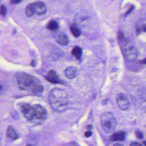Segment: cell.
Wrapping results in <instances>:
<instances>
[{"label": "cell", "instance_id": "5bb4252c", "mask_svg": "<svg viewBox=\"0 0 146 146\" xmlns=\"http://www.w3.org/2000/svg\"><path fill=\"white\" fill-rule=\"evenodd\" d=\"M47 29L52 31H56L59 29L58 23L55 21L51 20L48 22L47 25Z\"/></svg>", "mask_w": 146, "mask_h": 146}, {"label": "cell", "instance_id": "30bf717a", "mask_svg": "<svg viewBox=\"0 0 146 146\" xmlns=\"http://www.w3.org/2000/svg\"><path fill=\"white\" fill-rule=\"evenodd\" d=\"M64 74L66 78L70 79H74L77 76L78 70L75 67L70 66L66 68L64 71Z\"/></svg>", "mask_w": 146, "mask_h": 146}, {"label": "cell", "instance_id": "ac0fdd59", "mask_svg": "<svg viewBox=\"0 0 146 146\" xmlns=\"http://www.w3.org/2000/svg\"><path fill=\"white\" fill-rule=\"evenodd\" d=\"M91 135H92V132H91V131H86V132H85V133H84L85 136H86V137H90V136H91Z\"/></svg>", "mask_w": 146, "mask_h": 146}, {"label": "cell", "instance_id": "4fadbf2b", "mask_svg": "<svg viewBox=\"0 0 146 146\" xmlns=\"http://www.w3.org/2000/svg\"><path fill=\"white\" fill-rule=\"evenodd\" d=\"M70 30L71 34L75 37H79L81 35V31L80 29L75 24H72L70 27Z\"/></svg>", "mask_w": 146, "mask_h": 146}, {"label": "cell", "instance_id": "6da1fadb", "mask_svg": "<svg viewBox=\"0 0 146 146\" xmlns=\"http://www.w3.org/2000/svg\"><path fill=\"white\" fill-rule=\"evenodd\" d=\"M20 111L23 116L30 123H41L46 120L47 116L46 108L38 104L30 105L22 103L20 106Z\"/></svg>", "mask_w": 146, "mask_h": 146}, {"label": "cell", "instance_id": "2e32d148", "mask_svg": "<svg viewBox=\"0 0 146 146\" xmlns=\"http://www.w3.org/2000/svg\"><path fill=\"white\" fill-rule=\"evenodd\" d=\"M7 13V9L6 7L4 5H1L0 6V14L2 17H5Z\"/></svg>", "mask_w": 146, "mask_h": 146}, {"label": "cell", "instance_id": "7402d4cb", "mask_svg": "<svg viewBox=\"0 0 146 146\" xmlns=\"http://www.w3.org/2000/svg\"><path fill=\"white\" fill-rule=\"evenodd\" d=\"M140 62L141 64H146V58H145L144 59L141 60Z\"/></svg>", "mask_w": 146, "mask_h": 146}, {"label": "cell", "instance_id": "8fae6325", "mask_svg": "<svg viewBox=\"0 0 146 146\" xmlns=\"http://www.w3.org/2000/svg\"><path fill=\"white\" fill-rule=\"evenodd\" d=\"M125 139V133L123 131H118L113 133L110 136V140L112 141H123Z\"/></svg>", "mask_w": 146, "mask_h": 146}, {"label": "cell", "instance_id": "7a4b0ae2", "mask_svg": "<svg viewBox=\"0 0 146 146\" xmlns=\"http://www.w3.org/2000/svg\"><path fill=\"white\" fill-rule=\"evenodd\" d=\"M18 85L23 90H30L32 93L40 96L44 90L43 86L35 77L25 72H18L15 75Z\"/></svg>", "mask_w": 146, "mask_h": 146}, {"label": "cell", "instance_id": "9a60e30c", "mask_svg": "<svg viewBox=\"0 0 146 146\" xmlns=\"http://www.w3.org/2000/svg\"><path fill=\"white\" fill-rule=\"evenodd\" d=\"M72 55L78 59H79L81 58L82 54V48L79 46H75L71 51Z\"/></svg>", "mask_w": 146, "mask_h": 146}, {"label": "cell", "instance_id": "44dd1931", "mask_svg": "<svg viewBox=\"0 0 146 146\" xmlns=\"http://www.w3.org/2000/svg\"><path fill=\"white\" fill-rule=\"evenodd\" d=\"M133 8H134V7H133V6H132L130 8H129V9L127 11V13H126V14H128L129 13H131V11H132V10L133 9Z\"/></svg>", "mask_w": 146, "mask_h": 146}, {"label": "cell", "instance_id": "484cf974", "mask_svg": "<svg viewBox=\"0 0 146 146\" xmlns=\"http://www.w3.org/2000/svg\"><path fill=\"white\" fill-rule=\"evenodd\" d=\"M143 144H145V145H146V141H144V142H143Z\"/></svg>", "mask_w": 146, "mask_h": 146}, {"label": "cell", "instance_id": "cb8c5ba5", "mask_svg": "<svg viewBox=\"0 0 146 146\" xmlns=\"http://www.w3.org/2000/svg\"><path fill=\"white\" fill-rule=\"evenodd\" d=\"M35 60H33V61H32L31 62V66H35Z\"/></svg>", "mask_w": 146, "mask_h": 146}, {"label": "cell", "instance_id": "603a6c76", "mask_svg": "<svg viewBox=\"0 0 146 146\" xmlns=\"http://www.w3.org/2000/svg\"><path fill=\"white\" fill-rule=\"evenodd\" d=\"M92 126H91V125H87V129H88V130H90L92 128Z\"/></svg>", "mask_w": 146, "mask_h": 146}, {"label": "cell", "instance_id": "3957f363", "mask_svg": "<svg viewBox=\"0 0 146 146\" xmlns=\"http://www.w3.org/2000/svg\"><path fill=\"white\" fill-rule=\"evenodd\" d=\"M48 101L51 107L59 112L64 111L68 104L66 92L59 88H55L51 90L48 95Z\"/></svg>", "mask_w": 146, "mask_h": 146}, {"label": "cell", "instance_id": "52a82bcc", "mask_svg": "<svg viewBox=\"0 0 146 146\" xmlns=\"http://www.w3.org/2000/svg\"><path fill=\"white\" fill-rule=\"evenodd\" d=\"M116 103L119 108L123 111L128 110L130 107V102L127 96L124 93H119L116 97Z\"/></svg>", "mask_w": 146, "mask_h": 146}, {"label": "cell", "instance_id": "9c48e42d", "mask_svg": "<svg viewBox=\"0 0 146 146\" xmlns=\"http://www.w3.org/2000/svg\"><path fill=\"white\" fill-rule=\"evenodd\" d=\"M45 78L47 81L52 83H61V80H60L59 76L54 70H50Z\"/></svg>", "mask_w": 146, "mask_h": 146}, {"label": "cell", "instance_id": "e0dca14e", "mask_svg": "<svg viewBox=\"0 0 146 146\" xmlns=\"http://www.w3.org/2000/svg\"><path fill=\"white\" fill-rule=\"evenodd\" d=\"M135 133H136V137H137L138 139H142V138H143V135L142 132H141L140 131H139V130L136 131Z\"/></svg>", "mask_w": 146, "mask_h": 146}, {"label": "cell", "instance_id": "ffe728a7", "mask_svg": "<svg viewBox=\"0 0 146 146\" xmlns=\"http://www.w3.org/2000/svg\"><path fill=\"white\" fill-rule=\"evenodd\" d=\"M22 0H10V2L13 4H17L21 2Z\"/></svg>", "mask_w": 146, "mask_h": 146}, {"label": "cell", "instance_id": "8992f818", "mask_svg": "<svg viewBox=\"0 0 146 146\" xmlns=\"http://www.w3.org/2000/svg\"><path fill=\"white\" fill-rule=\"evenodd\" d=\"M47 11L45 4L42 2H36L27 5L25 9L26 15L30 17L34 14L38 15L44 14Z\"/></svg>", "mask_w": 146, "mask_h": 146}, {"label": "cell", "instance_id": "5b68a950", "mask_svg": "<svg viewBox=\"0 0 146 146\" xmlns=\"http://www.w3.org/2000/svg\"><path fill=\"white\" fill-rule=\"evenodd\" d=\"M121 50L125 58L129 62H134L137 57V51L135 46L129 41H124Z\"/></svg>", "mask_w": 146, "mask_h": 146}, {"label": "cell", "instance_id": "ba28073f", "mask_svg": "<svg viewBox=\"0 0 146 146\" xmlns=\"http://www.w3.org/2000/svg\"><path fill=\"white\" fill-rule=\"evenodd\" d=\"M54 39L58 44L62 46H66L68 43V38L63 32L56 33L54 35Z\"/></svg>", "mask_w": 146, "mask_h": 146}, {"label": "cell", "instance_id": "277c9868", "mask_svg": "<svg viewBox=\"0 0 146 146\" xmlns=\"http://www.w3.org/2000/svg\"><path fill=\"white\" fill-rule=\"evenodd\" d=\"M117 121L113 114L110 112L103 113L100 117V124L106 133H111L115 129Z\"/></svg>", "mask_w": 146, "mask_h": 146}, {"label": "cell", "instance_id": "7c38bea8", "mask_svg": "<svg viewBox=\"0 0 146 146\" xmlns=\"http://www.w3.org/2000/svg\"><path fill=\"white\" fill-rule=\"evenodd\" d=\"M7 137L12 140H15L18 138V135L11 126H9L7 129Z\"/></svg>", "mask_w": 146, "mask_h": 146}, {"label": "cell", "instance_id": "d4e9b609", "mask_svg": "<svg viewBox=\"0 0 146 146\" xmlns=\"http://www.w3.org/2000/svg\"><path fill=\"white\" fill-rule=\"evenodd\" d=\"M114 145H120V146H121L122 144H114Z\"/></svg>", "mask_w": 146, "mask_h": 146}, {"label": "cell", "instance_id": "d6986e66", "mask_svg": "<svg viewBox=\"0 0 146 146\" xmlns=\"http://www.w3.org/2000/svg\"><path fill=\"white\" fill-rule=\"evenodd\" d=\"M130 145H132V146H141V144L139 143H137V142H132L130 144Z\"/></svg>", "mask_w": 146, "mask_h": 146}]
</instances>
